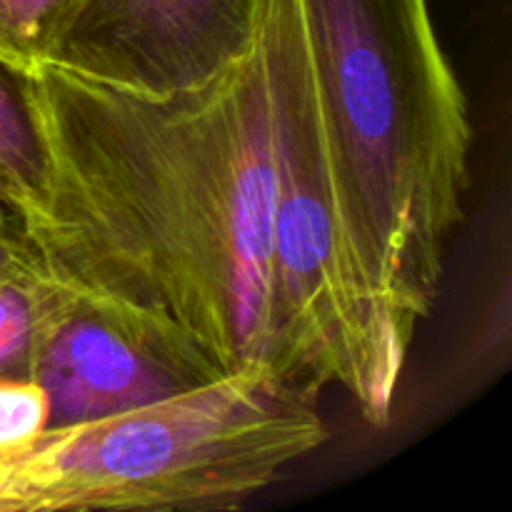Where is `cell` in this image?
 <instances>
[{
  "instance_id": "6da1fadb",
  "label": "cell",
  "mask_w": 512,
  "mask_h": 512,
  "mask_svg": "<svg viewBox=\"0 0 512 512\" xmlns=\"http://www.w3.org/2000/svg\"><path fill=\"white\" fill-rule=\"evenodd\" d=\"M18 78L43 178L15 233L40 270L175 325L220 373L288 378L273 323L263 33L248 58L178 93L103 83L50 60Z\"/></svg>"
},
{
  "instance_id": "7a4b0ae2",
  "label": "cell",
  "mask_w": 512,
  "mask_h": 512,
  "mask_svg": "<svg viewBox=\"0 0 512 512\" xmlns=\"http://www.w3.org/2000/svg\"><path fill=\"white\" fill-rule=\"evenodd\" d=\"M350 243L408 340L463 223L473 123L428 0H298Z\"/></svg>"
},
{
  "instance_id": "3957f363",
  "label": "cell",
  "mask_w": 512,
  "mask_h": 512,
  "mask_svg": "<svg viewBox=\"0 0 512 512\" xmlns=\"http://www.w3.org/2000/svg\"><path fill=\"white\" fill-rule=\"evenodd\" d=\"M315 398L250 370L50 428L0 470V512L235 510L328 440Z\"/></svg>"
},
{
  "instance_id": "277c9868",
  "label": "cell",
  "mask_w": 512,
  "mask_h": 512,
  "mask_svg": "<svg viewBox=\"0 0 512 512\" xmlns=\"http://www.w3.org/2000/svg\"><path fill=\"white\" fill-rule=\"evenodd\" d=\"M275 120L273 323L283 373L340 388L373 428L393 423L413 340L365 283L350 243L298 0H268L263 20Z\"/></svg>"
},
{
  "instance_id": "5b68a950",
  "label": "cell",
  "mask_w": 512,
  "mask_h": 512,
  "mask_svg": "<svg viewBox=\"0 0 512 512\" xmlns=\"http://www.w3.org/2000/svg\"><path fill=\"white\" fill-rule=\"evenodd\" d=\"M25 375L48 395L50 428H65L188 393L225 373L175 325L50 278Z\"/></svg>"
},
{
  "instance_id": "8992f818",
  "label": "cell",
  "mask_w": 512,
  "mask_h": 512,
  "mask_svg": "<svg viewBox=\"0 0 512 512\" xmlns=\"http://www.w3.org/2000/svg\"><path fill=\"white\" fill-rule=\"evenodd\" d=\"M265 3L80 0L45 60L153 95L200 88L258 48Z\"/></svg>"
},
{
  "instance_id": "52a82bcc",
  "label": "cell",
  "mask_w": 512,
  "mask_h": 512,
  "mask_svg": "<svg viewBox=\"0 0 512 512\" xmlns=\"http://www.w3.org/2000/svg\"><path fill=\"white\" fill-rule=\"evenodd\" d=\"M40 178V150L20 78L0 65V208L13 225L38 203Z\"/></svg>"
},
{
  "instance_id": "ba28073f",
  "label": "cell",
  "mask_w": 512,
  "mask_h": 512,
  "mask_svg": "<svg viewBox=\"0 0 512 512\" xmlns=\"http://www.w3.org/2000/svg\"><path fill=\"white\" fill-rule=\"evenodd\" d=\"M50 278L30 253L0 275V375H25Z\"/></svg>"
},
{
  "instance_id": "9c48e42d",
  "label": "cell",
  "mask_w": 512,
  "mask_h": 512,
  "mask_svg": "<svg viewBox=\"0 0 512 512\" xmlns=\"http://www.w3.org/2000/svg\"><path fill=\"white\" fill-rule=\"evenodd\" d=\"M80 0H0V65L23 75L48 58L55 33Z\"/></svg>"
},
{
  "instance_id": "30bf717a",
  "label": "cell",
  "mask_w": 512,
  "mask_h": 512,
  "mask_svg": "<svg viewBox=\"0 0 512 512\" xmlns=\"http://www.w3.org/2000/svg\"><path fill=\"white\" fill-rule=\"evenodd\" d=\"M48 428L43 388L28 375H0V470L23 458Z\"/></svg>"
},
{
  "instance_id": "8fae6325",
  "label": "cell",
  "mask_w": 512,
  "mask_h": 512,
  "mask_svg": "<svg viewBox=\"0 0 512 512\" xmlns=\"http://www.w3.org/2000/svg\"><path fill=\"white\" fill-rule=\"evenodd\" d=\"M25 255H28V250L15 233V225L0 223V275L18 265Z\"/></svg>"
},
{
  "instance_id": "7c38bea8",
  "label": "cell",
  "mask_w": 512,
  "mask_h": 512,
  "mask_svg": "<svg viewBox=\"0 0 512 512\" xmlns=\"http://www.w3.org/2000/svg\"><path fill=\"white\" fill-rule=\"evenodd\" d=\"M0 223H8V225H13V220H10V215L5 213L3 208H0Z\"/></svg>"
}]
</instances>
